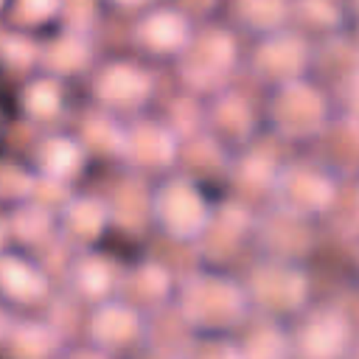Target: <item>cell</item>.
Segmentation results:
<instances>
[{
    "label": "cell",
    "mask_w": 359,
    "mask_h": 359,
    "mask_svg": "<svg viewBox=\"0 0 359 359\" xmlns=\"http://www.w3.org/2000/svg\"><path fill=\"white\" fill-rule=\"evenodd\" d=\"M339 107L334 93L317 76H303L269 90H261V129L269 140L286 149H309L331 129Z\"/></svg>",
    "instance_id": "1"
},
{
    "label": "cell",
    "mask_w": 359,
    "mask_h": 359,
    "mask_svg": "<svg viewBox=\"0 0 359 359\" xmlns=\"http://www.w3.org/2000/svg\"><path fill=\"white\" fill-rule=\"evenodd\" d=\"M171 309L191 334H233L250 314L238 272L202 264L177 278Z\"/></svg>",
    "instance_id": "2"
},
{
    "label": "cell",
    "mask_w": 359,
    "mask_h": 359,
    "mask_svg": "<svg viewBox=\"0 0 359 359\" xmlns=\"http://www.w3.org/2000/svg\"><path fill=\"white\" fill-rule=\"evenodd\" d=\"M244 65V39L222 17L196 22L182 53L168 65L180 93L191 98H208L230 87Z\"/></svg>",
    "instance_id": "3"
},
{
    "label": "cell",
    "mask_w": 359,
    "mask_h": 359,
    "mask_svg": "<svg viewBox=\"0 0 359 359\" xmlns=\"http://www.w3.org/2000/svg\"><path fill=\"white\" fill-rule=\"evenodd\" d=\"M81 81L90 107L109 112L121 121L154 109L160 98L157 67L135 56L132 50L101 53Z\"/></svg>",
    "instance_id": "4"
},
{
    "label": "cell",
    "mask_w": 359,
    "mask_h": 359,
    "mask_svg": "<svg viewBox=\"0 0 359 359\" xmlns=\"http://www.w3.org/2000/svg\"><path fill=\"white\" fill-rule=\"evenodd\" d=\"M216 196L208 185L174 168L149 182V230L171 244L194 247L202 236Z\"/></svg>",
    "instance_id": "5"
},
{
    "label": "cell",
    "mask_w": 359,
    "mask_h": 359,
    "mask_svg": "<svg viewBox=\"0 0 359 359\" xmlns=\"http://www.w3.org/2000/svg\"><path fill=\"white\" fill-rule=\"evenodd\" d=\"M238 278L250 311L283 325H289L314 300V278L309 264L300 261L255 255Z\"/></svg>",
    "instance_id": "6"
},
{
    "label": "cell",
    "mask_w": 359,
    "mask_h": 359,
    "mask_svg": "<svg viewBox=\"0 0 359 359\" xmlns=\"http://www.w3.org/2000/svg\"><path fill=\"white\" fill-rule=\"evenodd\" d=\"M345 180L348 177H342L323 157H309V154L283 157L269 202L320 224L337 210Z\"/></svg>",
    "instance_id": "7"
},
{
    "label": "cell",
    "mask_w": 359,
    "mask_h": 359,
    "mask_svg": "<svg viewBox=\"0 0 359 359\" xmlns=\"http://www.w3.org/2000/svg\"><path fill=\"white\" fill-rule=\"evenodd\" d=\"M314 56H317V42L300 34L297 28L286 25L258 39H247L241 70L261 90H269V87L311 76Z\"/></svg>",
    "instance_id": "8"
},
{
    "label": "cell",
    "mask_w": 359,
    "mask_h": 359,
    "mask_svg": "<svg viewBox=\"0 0 359 359\" xmlns=\"http://www.w3.org/2000/svg\"><path fill=\"white\" fill-rule=\"evenodd\" d=\"M292 359H353V320L339 303H309L289 325Z\"/></svg>",
    "instance_id": "9"
},
{
    "label": "cell",
    "mask_w": 359,
    "mask_h": 359,
    "mask_svg": "<svg viewBox=\"0 0 359 359\" xmlns=\"http://www.w3.org/2000/svg\"><path fill=\"white\" fill-rule=\"evenodd\" d=\"M182 137L160 112H140L123 121L121 137V168L140 174L146 180H157L177 168Z\"/></svg>",
    "instance_id": "10"
},
{
    "label": "cell",
    "mask_w": 359,
    "mask_h": 359,
    "mask_svg": "<svg viewBox=\"0 0 359 359\" xmlns=\"http://www.w3.org/2000/svg\"><path fill=\"white\" fill-rule=\"evenodd\" d=\"M202 107V132L227 154L250 146L264 135L261 129V93H247L236 81L208 98Z\"/></svg>",
    "instance_id": "11"
},
{
    "label": "cell",
    "mask_w": 359,
    "mask_h": 359,
    "mask_svg": "<svg viewBox=\"0 0 359 359\" xmlns=\"http://www.w3.org/2000/svg\"><path fill=\"white\" fill-rule=\"evenodd\" d=\"M129 20V50L154 67L171 65L196 28V22L171 0H157Z\"/></svg>",
    "instance_id": "12"
},
{
    "label": "cell",
    "mask_w": 359,
    "mask_h": 359,
    "mask_svg": "<svg viewBox=\"0 0 359 359\" xmlns=\"http://www.w3.org/2000/svg\"><path fill=\"white\" fill-rule=\"evenodd\" d=\"M255 210L258 208H250L227 194L222 199H216L202 236L194 241L199 264L216 266V269H233V264L247 250H252Z\"/></svg>",
    "instance_id": "13"
},
{
    "label": "cell",
    "mask_w": 359,
    "mask_h": 359,
    "mask_svg": "<svg viewBox=\"0 0 359 359\" xmlns=\"http://www.w3.org/2000/svg\"><path fill=\"white\" fill-rule=\"evenodd\" d=\"M53 300V278L36 252L0 250V306L11 314H42Z\"/></svg>",
    "instance_id": "14"
},
{
    "label": "cell",
    "mask_w": 359,
    "mask_h": 359,
    "mask_svg": "<svg viewBox=\"0 0 359 359\" xmlns=\"http://www.w3.org/2000/svg\"><path fill=\"white\" fill-rule=\"evenodd\" d=\"M36 182L56 191H73L93 168V157L70 126L45 129L25 157Z\"/></svg>",
    "instance_id": "15"
},
{
    "label": "cell",
    "mask_w": 359,
    "mask_h": 359,
    "mask_svg": "<svg viewBox=\"0 0 359 359\" xmlns=\"http://www.w3.org/2000/svg\"><path fill=\"white\" fill-rule=\"evenodd\" d=\"M81 337L87 345L115 359H126L137 348H143L146 314H140L121 297L101 300L95 306H87L84 320H81Z\"/></svg>",
    "instance_id": "16"
},
{
    "label": "cell",
    "mask_w": 359,
    "mask_h": 359,
    "mask_svg": "<svg viewBox=\"0 0 359 359\" xmlns=\"http://www.w3.org/2000/svg\"><path fill=\"white\" fill-rule=\"evenodd\" d=\"M280 163H283L280 146L266 135H261L250 146L230 154L224 174V194L250 208H264L272 196V185Z\"/></svg>",
    "instance_id": "17"
},
{
    "label": "cell",
    "mask_w": 359,
    "mask_h": 359,
    "mask_svg": "<svg viewBox=\"0 0 359 359\" xmlns=\"http://www.w3.org/2000/svg\"><path fill=\"white\" fill-rule=\"evenodd\" d=\"M53 224L56 241L65 244L70 252L104 247L112 233V216L104 194L87 188H73L59 199V205L53 208Z\"/></svg>",
    "instance_id": "18"
},
{
    "label": "cell",
    "mask_w": 359,
    "mask_h": 359,
    "mask_svg": "<svg viewBox=\"0 0 359 359\" xmlns=\"http://www.w3.org/2000/svg\"><path fill=\"white\" fill-rule=\"evenodd\" d=\"M317 250V222L289 213L272 202L255 210L252 252L306 264Z\"/></svg>",
    "instance_id": "19"
},
{
    "label": "cell",
    "mask_w": 359,
    "mask_h": 359,
    "mask_svg": "<svg viewBox=\"0 0 359 359\" xmlns=\"http://www.w3.org/2000/svg\"><path fill=\"white\" fill-rule=\"evenodd\" d=\"M73 81H65L45 70H31L17 81L14 112L25 123L39 129L65 126V121L73 115Z\"/></svg>",
    "instance_id": "20"
},
{
    "label": "cell",
    "mask_w": 359,
    "mask_h": 359,
    "mask_svg": "<svg viewBox=\"0 0 359 359\" xmlns=\"http://www.w3.org/2000/svg\"><path fill=\"white\" fill-rule=\"evenodd\" d=\"M121 272H123V261L115 252L104 247H90L70 252L65 264V283L70 297L87 309L118 294Z\"/></svg>",
    "instance_id": "21"
},
{
    "label": "cell",
    "mask_w": 359,
    "mask_h": 359,
    "mask_svg": "<svg viewBox=\"0 0 359 359\" xmlns=\"http://www.w3.org/2000/svg\"><path fill=\"white\" fill-rule=\"evenodd\" d=\"M98 42L93 31L59 25L56 31L39 36V53H36V70H45L50 76H59L65 81H81L87 70L98 59Z\"/></svg>",
    "instance_id": "22"
},
{
    "label": "cell",
    "mask_w": 359,
    "mask_h": 359,
    "mask_svg": "<svg viewBox=\"0 0 359 359\" xmlns=\"http://www.w3.org/2000/svg\"><path fill=\"white\" fill-rule=\"evenodd\" d=\"M177 278L180 275L165 261H160L154 255H143V258L123 264L115 297H121L123 303H129L132 309H137L140 314L149 317V314L171 306Z\"/></svg>",
    "instance_id": "23"
},
{
    "label": "cell",
    "mask_w": 359,
    "mask_h": 359,
    "mask_svg": "<svg viewBox=\"0 0 359 359\" xmlns=\"http://www.w3.org/2000/svg\"><path fill=\"white\" fill-rule=\"evenodd\" d=\"M65 334L42 314H14L0 348L6 359H56L65 348Z\"/></svg>",
    "instance_id": "24"
},
{
    "label": "cell",
    "mask_w": 359,
    "mask_h": 359,
    "mask_svg": "<svg viewBox=\"0 0 359 359\" xmlns=\"http://www.w3.org/2000/svg\"><path fill=\"white\" fill-rule=\"evenodd\" d=\"M289 25L306 34L314 42L351 34L353 11L348 0H292L289 3Z\"/></svg>",
    "instance_id": "25"
},
{
    "label": "cell",
    "mask_w": 359,
    "mask_h": 359,
    "mask_svg": "<svg viewBox=\"0 0 359 359\" xmlns=\"http://www.w3.org/2000/svg\"><path fill=\"white\" fill-rule=\"evenodd\" d=\"M149 182L151 180L123 168V177L109 191H104L112 216V233L123 230L129 236H140L149 230Z\"/></svg>",
    "instance_id": "26"
},
{
    "label": "cell",
    "mask_w": 359,
    "mask_h": 359,
    "mask_svg": "<svg viewBox=\"0 0 359 359\" xmlns=\"http://www.w3.org/2000/svg\"><path fill=\"white\" fill-rule=\"evenodd\" d=\"M292 0H224L222 20H227L241 39H258L289 25Z\"/></svg>",
    "instance_id": "27"
},
{
    "label": "cell",
    "mask_w": 359,
    "mask_h": 359,
    "mask_svg": "<svg viewBox=\"0 0 359 359\" xmlns=\"http://www.w3.org/2000/svg\"><path fill=\"white\" fill-rule=\"evenodd\" d=\"M8 236L14 247H22L28 252H36L39 247L56 241V224H53V208L42 205L39 199H25L6 210Z\"/></svg>",
    "instance_id": "28"
},
{
    "label": "cell",
    "mask_w": 359,
    "mask_h": 359,
    "mask_svg": "<svg viewBox=\"0 0 359 359\" xmlns=\"http://www.w3.org/2000/svg\"><path fill=\"white\" fill-rule=\"evenodd\" d=\"M241 359H289V334L283 323L266 320L261 314H247V320L233 331Z\"/></svg>",
    "instance_id": "29"
},
{
    "label": "cell",
    "mask_w": 359,
    "mask_h": 359,
    "mask_svg": "<svg viewBox=\"0 0 359 359\" xmlns=\"http://www.w3.org/2000/svg\"><path fill=\"white\" fill-rule=\"evenodd\" d=\"M76 132V137L84 143V149L90 151L93 160H115L121 154V137H123V121L101 112L95 107L81 109V115L76 118V123L70 126Z\"/></svg>",
    "instance_id": "30"
},
{
    "label": "cell",
    "mask_w": 359,
    "mask_h": 359,
    "mask_svg": "<svg viewBox=\"0 0 359 359\" xmlns=\"http://www.w3.org/2000/svg\"><path fill=\"white\" fill-rule=\"evenodd\" d=\"M65 11L67 0H8L0 25L28 36H45L65 22Z\"/></svg>",
    "instance_id": "31"
},
{
    "label": "cell",
    "mask_w": 359,
    "mask_h": 359,
    "mask_svg": "<svg viewBox=\"0 0 359 359\" xmlns=\"http://www.w3.org/2000/svg\"><path fill=\"white\" fill-rule=\"evenodd\" d=\"M34 194H36V177L28 160L0 151V210L34 199Z\"/></svg>",
    "instance_id": "32"
},
{
    "label": "cell",
    "mask_w": 359,
    "mask_h": 359,
    "mask_svg": "<svg viewBox=\"0 0 359 359\" xmlns=\"http://www.w3.org/2000/svg\"><path fill=\"white\" fill-rule=\"evenodd\" d=\"M36 53H39V36H28L0 25V67L25 76L36 70Z\"/></svg>",
    "instance_id": "33"
},
{
    "label": "cell",
    "mask_w": 359,
    "mask_h": 359,
    "mask_svg": "<svg viewBox=\"0 0 359 359\" xmlns=\"http://www.w3.org/2000/svg\"><path fill=\"white\" fill-rule=\"evenodd\" d=\"M180 359H241L233 334H194Z\"/></svg>",
    "instance_id": "34"
},
{
    "label": "cell",
    "mask_w": 359,
    "mask_h": 359,
    "mask_svg": "<svg viewBox=\"0 0 359 359\" xmlns=\"http://www.w3.org/2000/svg\"><path fill=\"white\" fill-rule=\"evenodd\" d=\"M177 8H182L194 22H205V20H216L222 17L224 0H171Z\"/></svg>",
    "instance_id": "35"
},
{
    "label": "cell",
    "mask_w": 359,
    "mask_h": 359,
    "mask_svg": "<svg viewBox=\"0 0 359 359\" xmlns=\"http://www.w3.org/2000/svg\"><path fill=\"white\" fill-rule=\"evenodd\" d=\"M151 3H157V0H98L101 11H109V14H121V17H135L137 11L149 8Z\"/></svg>",
    "instance_id": "36"
},
{
    "label": "cell",
    "mask_w": 359,
    "mask_h": 359,
    "mask_svg": "<svg viewBox=\"0 0 359 359\" xmlns=\"http://www.w3.org/2000/svg\"><path fill=\"white\" fill-rule=\"evenodd\" d=\"M56 359H115V356H109V353H104V351H98V348H93V345H87L81 339V342L65 345Z\"/></svg>",
    "instance_id": "37"
},
{
    "label": "cell",
    "mask_w": 359,
    "mask_h": 359,
    "mask_svg": "<svg viewBox=\"0 0 359 359\" xmlns=\"http://www.w3.org/2000/svg\"><path fill=\"white\" fill-rule=\"evenodd\" d=\"M126 359H174V356H165V353H157V351H151V348H137L132 356H126Z\"/></svg>",
    "instance_id": "38"
},
{
    "label": "cell",
    "mask_w": 359,
    "mask_h": 359,
    "mask_svg": "<svg viewBox=\"0 0 359 359\" xmlns=\"http://www.w3.org/2000/svg\"><path fill=\"white\" fill-rule=\"evenodd\" d=\"M11 244V236H8V222H6V210H0V250H6Z\"/></svg>",
    "instance_id": "39"
},
{
    "label": "cell",
    "mask_w": 359,
    "mask_h": 359,
    "mask_svg": "<svg viewBox=\"0 0 359 359\" xmlns=\"http://www.w3.org/2000/svg\"><path fill=\"white\" fill-rule=\"evenodd\" d=\"M11 317H14V314H11V311H6V309L0 306V337L6 334V328H8V323H11Z\"/></svg>",
    "instance_id": "40"
},
{
    "label": "cell",
    "mask_w": 359,
    "mask_h": 359,
    "mask_svg": "<svg viewBox=\"0 0 359 359\" xmlns=\"http://www.w3.org/2000/svg\"><path fill=\"white\" fill-rule=\"evenodd\" d=\"M6 118H8V115H6V107L0 104V143H3V137H6Z\"/></svg>",
    "instance_id": "41"
},
{
    "label": "cell",
    "mask_w": 359,
    "mask_h": 359,
    "mask_svg": "<svg viewBox=\"0 0 359 359\" xmlns=\"http://www.w3.org/2000/svg\"><path fill=\"white\" fill-rule=\"evenodd\" d=\"M6 8H8V0H0V22H3V17H6Z\"/></svg>",
    "instance_id": "42"
}]
</instances>
